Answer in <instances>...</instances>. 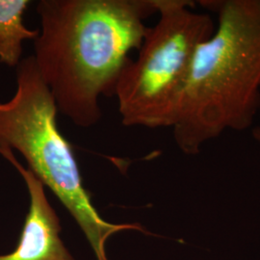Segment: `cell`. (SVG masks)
Here are the masks:
<instances>
[{"label":"cell","instance_id":"3957f363","mask_svg":"<svg viewBox=\"0 0 260 260\" xmlns=\"http://www.w3.org/2000/svg\"><path fill=\"white\" fill-rule=\"evenodd\" d=\"M54 98L33 56L17 67L14 96L0 103V150H17L28 169L75 218L98 260H108L107 239L122 231H146L138 223H112L101 217L83 185L75 151L57 125Z\"/></svg>","mask_w":260,"mask_h":260},{"label":"cell","instance_id":"52a82bcc","mask_svg":"<svg viewBox=\"0 0 260 260\" xmlns=\"http://www.w3.org/2000/svg\"><path fill=\"white\" fill-rule=\"evenodd\" d=\"M251 133H252L253 139L255 140L256 142H258L260 144V126L254 127L252 131H251Z\"/></svg>","mask_w":260,"mask_h":260},{"label":"cell","instance_id":"ba28073f","mask_svg":"<svg viewBox=\"0 0 260 260\" xmlns=\"http://www.w3.org/2000/svg\"><path fill=\"white\" fill-rule=\"evenodd\" d=\"M258 3H259V7H260V0H258Z\"/></svg>","mask_w":260,"mask_h":260},{"label":"cell","instance_id":"7a4b0ae2","mask_svg":"<svg viewBox=\"0 0 260 260\" xmlns=\"http://www.w3.org/2000/svg\"><path fill=\"white\" fill-rule=\"evenodd\" d=\"M202 3L218 24L196 49L171 126L187 155L226 130L248 129L260 108L258 0Z\"/></svg>","mask_w":260,"mask_h":260},{"label":"cell","instance_id":"8992f818","mask_svg":"<svg viewBox=\"0 0 260 260\" xmlns=\"http://www.w3.org/2000/svg\"><path fill=\"white\" fill-rule=\"evenodd\" d=\"M31 1L0 0V63L17 68L23 52L22 43L35 40L39 29L30 30L23 23V15Z\"/></svg>","mask_w":260,"mask_h":260},{"label":"cell","instance_id":"6da1fadb","mask_svg":"<svg viewBox=\"0 0 260 260\" xmlns=\"http://www.w3.org/2000/svg\"><path fill=\"white\" fill-rule=\"evenodd\" d=\"M33 58L58 112L88 128L102 119L129 53L139 50L157 13L155 0H40Z\"/></svg>","mask_w":260,"mask_h":260},{"label":"cell","instance_id":"277c9868","mask_svg":"<svg viewBox=\"0 0 260 260\" xmlns=\"http://www.w3.org/2000/svg\"><path fill=\"white\" fill-rule=\"evenodd\" d=\"M159 19L149 27L135 61L116 87L125 126L171 127L196 49L213 34L212 18L187 0H155Z\"/></svg>","mask_w":260,"mask_h":260},{"label":"cell","instance_id":"5b68a950","mask_svg":"<svg viewBox=\"0 0 260 260\" xmlns=\"http://www.w3.org/2000/svg\"><path fill=\"white\" fill-rule=\"evenodd\" d=\"M0 154L18 170L27 186L30 206L15 251L0 260H75L60 238V220L48 203L45 185L29 169L23 167L11 149Z\"/></svg>","mask_w":260,"mask_h":260}]
</instances>
